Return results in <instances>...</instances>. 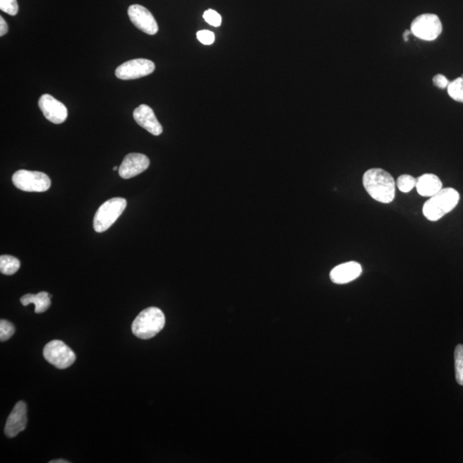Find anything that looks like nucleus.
I'll list each match as a JSON object with an SVG mask.
<instances>
[{
    "instance_id": "f257e3e1",
    "label": "nucleus",
    "mask_w": 463,
    "mask_h": 463,
    "mask_svg": "<svg viewBox=\"0 0 463 463\" xmlns=\"http://www.w3.org/2000/svg\"><path fill=\"white\" fill-rule=\"evenodd\" d=\"M363 185L367 193L379 203H390L396 196V181L382 169L367 170L363 176Z\"/></svg>"
},
{
    "instance_id": "f03ea898",
    "label": "nucleus",
    "mask_w": 463,
    "mask_h": 463,
    "mask_svg": "<svg viewBox=\"0 0 463 463\" xmlns=\"http://www.w3.org/2000/svg\"><path fill=\"white\" fill-rule=\"evenodd\" d=\"M460 200V194L453 188H442L423 206V215L429 221L437 222L452 211Z\"/></svg>"
},
{
    "instance_id": "7ed1b4c3",
    "label": "nucleus",
    "mask_w": 463,
    "mask_h": 463,
    "mask_svg": "<svg viewBox=\"0 0 463 463\" xmlns=\"http://www.w3.org/2000/svg\"><path fill=\"white\" fill-rule=\"evenodd\" d=\"M166 318L164 313L157 307H149L141 311L131 325L136 337L148 340L153 338L164 328Z\"/></svg>"
},
{
    "instance_id": "20e7f679",
    "label": "nucleus",
    "mask_w": 463,
    "mask_h": 463,
    "mask_svg": "<svg viewBox=\"0 0 463 463\" xmlns=\"http://www.w3.org/2000/svg\"><path fill=\"white\" fill-rule=\"evenodd\" d=\"M127 202L123 198H114L100 206L94 217V229L97 233L109 229L126 210Z\"/></svg>"
},
{
    "instance_id": "39448f33",
    "label": "nucleus",
    "mask_w": 463,
    "mask_h": 463,
    "mask_svg": "<svg viewBox=\"0 0 463 463\" xmlns=\"http://www.w3.org/2000/svg\"><path fill=\"white\" fill-rule=\"evenodd\" d=\"M13 182L18 189L27 193H43L51 186L50 178L37 171L18 170L13 174Z\"/></svg>"
},
{
    "instance_id": "423d86ee",
    "label": "nucleus",
    "mask_w": 463,
    "mask_h": 463,
    "mask_svg": "<svg viewBox=\"0 0 463 463\" xmlns=\"http://www.w3.org/2000/svg\"><path fill=\"white\" fill-rule=\"evenodd\" d=\"M411 33L423 41H435L441 35L443 25L437 15L426 13L418 16L410 27Z\"/></svg>"
},
{
    "instance_id": "0eeeda50",
    "label": "nucleus",
    "mask_w": 463,
    "mask_h": 463,
    "mask_svg": "<svg viewBox=\"0 0 463 463\" xmlns=\"http://www.w3.org/2000/svg\"><path fill=\"white\" fill-rule=\"evenodd\" d=\"M44 358L58 369H66L73 365L76 354L70 347L59 340L52 341L44 347Z\"/></svg>"
},
{
    "instance_id": "6e6552de",
    "label": "nucleus",
    "mask_w": 463,
    "mask_h": 463,
    "mask_svg": "<svg viewBox=\"0 0 463 463\" xmlns=\"http://www.w3.org/2000/svg\"><path fill=\"white\" fill-rule=\"evenodd\" d=\"M155 63L145 59H136L119 66L115 71L116 77L121 80H133L146 77L154 73Z\"/></svg>"
},
{
    "instance_id": "1a4fd4ad",
    "label": "nucleus",
    "mask_w": 463,
    "mask_h": 463,
    "mask_svg": "<svg viewBox=\"0 0 463 463\" xmlns=\"http://www.w3.org/2000/svg\"><path fill=\"white\" fill-rule=\"evenodd\" d=\"M39 107L44 116L52 123L59 125L66 121L68 110L66 107L51 95H42L39 100Z\"/></svg>"
},
{
    "instance_id": "9d476101",
    "label": "nucleus",
    "mask_w": 463,
    "mask_h": 463,
    "mask_svg": "<svg viewBox=\"0 0 463 463\" xmlns=\"http://www.w3.org/2000/svg\"><path fill=\"white\" fill-rule=\"evenodd\" d=\"M128 15L131 23L145 33L154 35L158 32V25L152 13L140 5L129 7Z\"/></svg>"
},
{
    "instance_id": "9b49d317",
    "label": "nucleus",
    "mask_w": 463,
    "mask_h": 463,
    "mask_svg": "<svg viewBox=\"0 0 463 463\" xmlns=\"http://www.w3.org/2000/svg\"><path fill=\"white\" fill-rule=\"evenodd\" d=\"M149 167L150 160L145 155L131 153L123 160L119 174L121 178L128 179L143 173Z\"/></svg>"
},
{
    "instance_id": "f8f14e48",
    "label": "nucleus",
    "mask_w": 463,
    "mask_h": 463,
    "mask_svg": "<svg viewBox=\"0 0 463 463\" xmlns=\"http://www.w3.org/2000/svg\"><path fill=\"white\" fill-rule=\"evenodd\" d=\"M27 425V406L25 402L20 401L8 417L5 433L8 438H15L25 431Z\"/></svg>"
},
{
    "instance_id": "ddd939ff",
    "label": "nucleus",
    "mask_w": 463,
    "mask_h": 463,
    "mask_svg": "<svg viewBox=\"0 0 463 463\" xmlns=\"http://www.w3.org/2000/svg\"><path fill=\"white\" fill-rule=\"evenodd\" d=\"M133 117L136 122L150 134L159 136L162 133V126L150 107L145 104L138 107L133 112Z\"/></svg>"
},
{
    "instance_id": "4468645a",
    "label": "nucleus",
    "mask_w": 463,
    "mask_h": 463,
    "mask_svg": "<svg viewBox=\"0 0 463 463\" xmlns=\"http://www.w3.org/2000/svg\"><path fill=\"white\" fill-rule=\"evenodd\" d=\"M362 273V267L357 262H347L335 267L330 277L335 284H346L357 279Z\"/></svg>"
},
{
    "instance_id": "2eb2a0df",
    "label": "nucleus",
    "mask_w": 463,
    "mask_h": 463,
    "mask_svg": "<svg viewBox=\"0 0 463 463\" xmlns=\"http://www.w3.org/2000/svg\"><path fill=\"white\" fill-rule=\"evenodd\" d=\"M415 187L422 197L431 198L443 188V184L437 175L425 174L416 179Z\"/></svg>"
},
{
    "instance_id": "dca6fc26",
    "label": "nucleus",
    "mask_w": 463,
    "mask_h": 463,
    "mask_svg": "<svg viewBox=\"0 0 463 463\" xmlns=\"http://www.w3.org/2000/svg\"><path fill=\"white\" fill-rule=\"evenodd\" d=\"M20 301L25 306L34 304L35 306V313H43L51 306V295L47 292H41L37 294H25L20 299Z\"/></svg>"
},
{
    "instance_id": "f3484780",
    "label": "nucleus",
    "mask_w": 463,
    "mask_h": 463,
    "mask_svg": "<svg viewBox=\"0 0 463 463\" xmlns=\"http://www.w3.org/2000/svg\"><path fill=\"white\" fill-rule=\"evenodd\" d=\"M20 268V261L11 255H2L0 257V271L6 275H13L18 272Z\"/></svg>"
},
{
    "instance_id": "a211bd4d",
    "label": "nucleus",
    "mask_w": 463,
    "mask_h": 463,
    "mask_svg": "<svg viewBox=\"0 0 463 463\" xmlns=\"http://www.w3.org/2000/svg\"><path fill=\"white\" fill-rule=\"evenodd\" d=\"M448 94L454 101L463 103V77L455 79L450 82L448 88Z\"/></svg>"
},
{
    "instance_id": "6ab92c4d",
    "label": "nucleus",
    "mask_w": 463,
    "mask_h": 463,
    "mask_svg": "<svg viewBox=\"0 0 463 463\" xmlns=\"http://www.w3.org/2000/svg\"><path fill=\"white\" fill-rule=\"evenodd\" d=\"M455 370L459 385L463 386V345L459 344L455 350Z\"/></svg>"
},
{
    "instance_id": "aec40b11",
    "label": "nucleus",
    "mask_w": 463,
    "mask_h": 463,
    "mask_svg": "<svg viewBox=\"0 0 463 463\" xmlns=\"http://www.w3.org/2000/svg\"><path fill=\"white\" fill-rule=\"evenodd\" d=\"M397 185L402 193H409L416 185V179L409 174H403L397 179Z\"/></svg>"
},
{
    "instance_id": "412c9836",
    "label": "nucleus",
    "mask_w": 463,
    "mask_h": 463,
    "mask_svg": "<svg viewBox=\"0 0 463 463\" xmlns=\"http://www.w3.org/2000/svg\"><path fill=\"white\" fill-rule=\"evenodd\" d=\"M15 327L13 323L7 320L0 321V340L6 342L13 337Z\"/></svg>"
},
{
    "instance_id": "4be33fe9",
    "label": "nucleus",
    "mask_w": 463,
    "mask_h": 463,
    "mask_svg": "<svg viewBox=\"0 0 463 463\" xmlns=\"http://www.w3.org/2000/svg\"><path fill=\"white\" fill-rule=\"evenodd\" d=\"M18 4L17 0H0V10L11 16L18 13Z\"/></svg>"
},
{
    "instance_id": "5701e85b",
    "label": "nucleus",
    "mask_w": 463,
    "mask_h": 463,
    "mask_svg": "<svg viewBox=\"0 0 463 463\" xmlns=\"http://www.w3.org/2000/svg\"><path fill=\"white\" fill-rule=\"evenodd\" d=\"M203 19H205V22L209 23V25L214 27H219L222 25L221 15L214 10H207L205 13H203Z\"/></svg>"
},
{
    "instance_id": "b1692460",
    "label": "nucleus",
    "mask_w": 463,
    "mask_h": 463,
    "mask_svg": "<svg viewBox=\"0 0 463 463\" xmlns=\"http://www.w3.org/2000/svg\"><path fill=\"white\" fill-rule=\"evenodd\" d=\"M197 37L199 42L203 45H211L215 42V34L210 30H200L197 33Z\"/></svg>"
},
{
    "instance_id": "393cba45",
    "label": "nucleus",
    "mask_w": 463,
    "mask_h": 463,
    "mask_svg": "<svg viewBox=\"0 0 463 463\" xmlns=\"http://www.w3.org/2000/svg\"><path fill=\"white\" fill-rule=\"evenodd\" d=\"M433 83L435 86L439 88V89L441 90L447 89L450 83L449 79L447 78L445 75L442 74H437L436 76H434L433 78Z\"/></svg>"
},
{
    "instance_id": "a878e982",
    "label": "nucleus",
    "mask_w": 463,
    "mask_h": 463,
    "mask_svg": "<svg viewBox=\"0 0 463 463\" xmlns=\"http://www.w3.org/2000/svg\"><path fill=\"white\" fill-rule=\"evenodd\" d=\"M8 32V25L3 17H0V37H4Z\"/></svg>"
},
{
    "instance_id": "bb28decb",
    "label": "nucleus",
    "mask_w": 463,
    "mask_h": 463,
    "mask_svg": "<svg viewBox=\"0 0 463 463\" xmlns=\"http://www.w3.org/2000/svg\"><path fill=\"white\" fill-rule=\"evenodd\" d=\"M50 463H69L70 462L66 460H54L49 462Z\"/></svg>"
},
{
    "instance_id": "cd10ccee",
    "label": "nucleus",
    "mask_w": 463,
    "mask_h": 463,
    "mask_svg": "<svg viewBox=\"0 0 463 463\" xmlns=\"http://www.w3.org/2000/svg\"><path fill=\"white\" fill-rule=\"evenodd\" d=\"M118 169H119V167H114V171L118 170Z\"/></svg>"
}]
</instances>
